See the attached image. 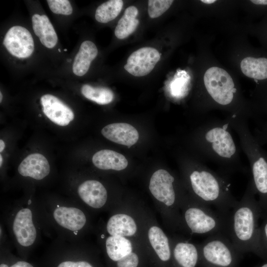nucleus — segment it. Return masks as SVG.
<instances>
[{
	"label": "nucleus",
	"instance_id": "obj_17",
	"mask_svg": "<svg viewBox=\"0 0 267 267\" xmlns=\"http://www.w3.org/2000/svg\"><path fill=\"white\" fill-rule=\"evenodd\" d=\"M173 254L180 267H195L199 259V246L181 239L173 244Z\"/></svg>",
	"mask_w": 267,
	"mask_h": 267
},
{
	"label": "nucleus",
	"instance_id": "obj_3",
	"mask_svg": "<svg viewBox=\"0 0 267 267\" xmlns=\"http://www.w3.org/2000/svg\"><path fill=\"white\" fill-rule=\"evenodd\" d=\"M250 179L240 201L231 211L229 237L241 253L252 252L257 254L259 222L262 211Z\"/></svg>",
	"mask_w": 267,
	"mask_h": 267
},
{
	"label": "nucleus",
	"instance_id": "obj_4",
	"mask_svg": "<svg viewBox=\"0 0 267 267\" xmlns=\"http://www.w3.org/2000/svg\"><path fill=\"white\" fill-rule=\"evenodd\" d=\"M230 126L237 134L241 150L250 164L251 179L262 214L267 212V152L253 134L246 119L229 116Z\"/></svg>",
	"mask_w": 267,
	"mask_h": 267
},
{
	"label": "nucleus",
	"instance_id": "obj_8",
	"mask_svg": "<svg viewBox=\"0 0 267 267\" xmlns=\"http://www.w3.org/2000/svg\"><path fill=\"white\" fill-rule=\"evenodd\" d=\"M204 83L210 97L217 104L226 106L233 102L237 89L224 69L218 67L209 68L204 74Z\"/></svg>",
	"mask_w": 267,
	"mask_h": 267
},
{
	"label": "nucleus",
	"instance_id": "obj_33",
	"mask_svg": "<svg viewBox=\"0 0 267 267\" xmlns=\"http://www.w3.org/2000/svg\"><path fill=\"white\" fill-rule=\"evenodd\" d=\"M57 267H92L89 263L85 261H66L61 263Z\"/></svg>",
	"mask_w": 267,
	"mask_h": 267
},
{
	"label": "nucleus",
	"instance_id": "obj_11",
	"mask_svg": "<svg viewBox=\"0 0 267 267\" xmlns=\"http://www.w3.org/2000/svg\"><path fill=\"white\" fill-rule=\"evenodd\" d=\"M41 103L44 114L55 124L65 126L74 118L72 109L53 95H43L41 97Z\"/></svg>",
	"mask_w": 267,
	"mask_h": 267
},
{
	"label": "nucleus",
	"instance_id": "obj_27",
	"mask_svg": "<svg viewBox=\"0 0 267 267\" xmlns=\"http://www.w3.org/2000/svg\"><path fill=\"white\" fill-rule=\"evenodd\" d=\"M81 92L87 99L100 105L109 104L114 99L112 91L104 87H94L86 84L82 87Z\"/></svg>",
	"mask_w": 267,
	"mask_h": 267
},
{
	"label": "nucleus",
	"instance_id": "obj_30",
	"mask_svg": "<svg viewBox=\"0 0 267 267\" xmlns=\"http://www.w3.org/2000/svg\"><path fill=\"white\" fill-rule=\"evenodd\" d=\"M46 1L50 9L54 13L69 15L73 12L72 7L69 0H47Z\"/></svg>",
	"mask_w": 267,
	"mask_h": 267
},
{
	"label": "nucleus",
	"instance_id": "obj_34",
	"mask_svg": "<svg viewBox=\"0 0 267 267\" xmlns=\"http://www.w3.org/2000/svg\"><path fill=\"white\" fill-rule=\"evenodd\" d=\"M10 267H33L30 264L24 262L19 261L14 264Z\"/></svg>",
	"mask_w": 267,
	"mask_h": 267
},
{
	"label": "nucleus",
	"instance_id": "obj_20",
	"mask_svg": "<svg viewBox=\"0 0 267 267\" xmlns=\"http://www.w3.org/2000/svg\"><path fill=\"white\" fill-rule=\"evenodd\" d=\"M32 21L34 32L41 43L49 48L54 47L57 43V36L47 16L35 14Z\"/></svg>",
	"mask_w": 267,
	"mask_h": 267
},
{
	"label": "nucleus",
	"instance_id": "obj_32",
	"mask_svg": "<svg viewBox=\"0 0 267 267\" xmlns=\"http://www.w3.org/2000/svg\"><path fill=\"white\" fill-rule=\"evenodd\" d=\"M256 131L254 135L260 143L262 145L267 144V120L262 121L260 127Z\"/></svg>",
	"mask_w": 267,
	"mask_h": 267
},
{
	"label": "nucleus",
	"instance_id": "obj_21",
	"mask_svg": "<svg viewBox=\"0 0 267 267\" xmlns=\"http://www.w3.org/2000/svg\"><path fill=\"white\" fill-rule=\"evenodd\" d=\"M97 53V48L93 42L90 41L83 42L74 58L72 67L73 73L78 76L86 74Z\"/></svg>",
	"mask_w": 267,
	"mask_h": 267
},
{
	"label": "nucleus",
	"instance_id": "obj_26",
	"mask_svg": "<svg viewBox=\"0 0 267 267\" xmlns=\"http://www.w3.org/2000/svg\"><path fill=\"white\" fill-rule=\"evenodd\" d=\"M123 6V1L122 0L107 1L97 8L95 13V19L100 23H108L117 17Z\"/></svg>",
	"mask_w": 267,
	"mask_h": 267
},
{
	"label": "nucleus",
	"instance_id": "obj_10",
	"mask_svg": "<svg viewBox=\"0 0 267 267\" xmlns=\"http://www.w3.org/2000/svg\"><path fill=\"white\" fill-rule=\"evenodd\" d=\"M160 57L161 54L156 49L143 47L129 56L124 68L134 76H144L152 71Z\"/></svg>",
	"mask_w": 267,
	"mask_h": 267
},
{
	"label": "nucleus",
	"instance_id": "obj_23",
	"mask_svg": "<svg viewBox=\"0 0 267 267\" xmlns=\"http://www.w3.org/2000/svg\"><path fill=\"white\" fill-rule=\"evenodd\" d=\"M137 15L138 10L135 6H130L126 8L115 29V35L118 39H126L135 31L139 24L136 18Z\"/></svg>",
	"mask_w": 267,
	"mask_h": 267
},
{
	"label": "nucleus",
	"instance_id": "obj_2",
	"mask_svg": "<svg viewBox=\"0 0 267 267\" xmlns=\"http://www.w3.org/2000/svg\"><path fill=\"white\" fill-rule=\"evenodd\" d=\"M186 178L191 197L223 214H230L238 202L231 192L228 177L213 171L200 160L188 169Z\"/></svg>",
	"mask_w": 267,
	"mask_h": 267
},
{
	"label": "nucleus",
	"instance_id": "obj_15",
	"mask_svg": "<svg viewBox=\"0 0 267 267\" xmlns=\"http://www.w3.org/2000/svg\"><path fill=\"white\" fill-rule=\"evenodd\" d=\"M19 173L24 177H30L40 180L50 172V166L46 158L40 153H33L27 156L18 168Z\"/></svg>",
	"mask_w": 267,
	"mask_h": 267
},
{
	"label": "nucleus",
	"instance_id": "obj_22",
	"mask_svg": "<svg viewBox=\"0 0 267 267\" xmlns=\"http://www.w3.org/2000/svg\"><path fill=\"white\" fill-rule=\"evenodd\" d=\"M149 243L162 261H169L171 256V244L163 230L157 225L150 226L148 231Z\"/></svg>",
	"mask_w": 267,
	"mask_h": 267
},
{
	"label": "nucleus",
	"instance_id": "obj_41",
	"mask_svg": "<svg viewBox=\"0 0 267 267\" xmlns=\"http://www.w3.org/2000/svg\"><path fill=\"white\" fill-rule=\"evenodd\" d=\"M267 267V263L264 264L263 266H262L261 267Z\"/></svg>",
	"mask_w": 267,
	"mask_h": 267
},
{
	"label": "nucleus",
	"instance_id": "obj_28",
	"mask_svg": "<svg viewBox=\"0 0 267 267\" xmlns=\"http://www.w3.org/2000/svg\"><path fill=\"white\" fill-rule=\"evenodd\" d=\"M261 219L262 222L259 227L256 254L267 260V212L263 214Z\"/></svg>",
	"mask_w": 267,
	"mask_h": 267
},
{
	"label": "nucleus",
	"instance_id": "obj_44",
	"mask_svg": "<svg viewBox=\"0 0 267 267\" xmlns=\"http://www.w3.org/2000/svg\"><path fill=\"white\" fill-rule=\"evenodd\" d=\"M58 50H59V51H60V49H58Z\"/></svg>",
	"mask_w": 267,
	"mask_h": 267
},
{
	"label": "nucleus",
	"instance_id": "obj_18",
	"mask_svg": "<svg viewBox=\"0 0 267 267\" xmlns=\"http://www.w3.org/2000/svg\"><path fill=\"white\" fill-rule=\"evenodd\" d=\"M106 229L110 236L129 237L134 235L137 229L134 220L126 214H117L108 220Z\"/></svg>",
	"mask_w": 267,
	"mask_h": 267
},
{
	"label": "nucleus",
	"instance_id": "obj_25",
	"mask_svg": "<svg viewBox=\"0 0 267 267\" xmlns=\"http://www.w3.org/2000/svg\"><path fill=\"white\" fill-rule=\"evenodd\" d=\"M242 73L256 80L267 79V58L247 57L240 63Z\"/></svg>",
	"mask_w": 267,
	"mask_h": 267
},
{
	"label": "nucleus",
	"instance_id": "obj_12",
	"mask_svg": "<svg viewBox=\"0 0 267 267\" xmlns=\"http://www.w3.org/2000/svg\"><path fill=\"white\" fill-rule=\"evenodd\" d=\"M13 231L18 242L22 246L27 247L33 244L37 231L29 209H22L18 212L14 220Z\"/></svg>",
	"mask_w": 267,
	"mask_h": 267
},
{
	"label": "nucleus",
	"instance_id": "obj_14",
	"mask_svg": "<svg viewBox=\"0 0 267 267\" xmlns=\"http://www.w3.org/2000/svg\"><path fill=\"white\" fill-rule=\"evenodd\" d=\"M81 199L89 206L99 209L106 202L107 192L103 185L95 180H88L81 183L78 188Z\"/></svg>",
	"mask_w": 267,
	"mask_h": 267
},
{
	"label": "nucleus",
	"instance_id": "obj_24",
	"mask_svg": "<svg viewBox=\"0 0 267 267\" xmlns=\"http://www.w3.org/2000/svg\"><path fill=\"white\" fill-rule=\"evenodd\" d=\"M105 246L108 257L115 262L133 252L132 243L125 237L110 235L106 240Z\"/></svg>",
	"mask_w": 267,
	"mask_h": 267
},
{
	"label": "nucleus",
	"instance_id": "obj_42",
	"mask_svg": "<svg viewBox=\"0 0 267 267\" xmlns=\"http://www.w3.org/2000/svg\"><path fill=\"white\" fill-rule=\"evenodd\" d=\"M31 203V200H29V203H28V204H30Z\"/></svg>",
	"mask_w": 267,
	"mask_h": 267
},
{
	"label": "nucleus",
	"instance_id": "obj_19",
	"mask_svg": "<svg viewBox=\"0 0 267 267\" xmlns=\"http://www.w3.org/2000/svg\"><path fill=\"white\" fill-rule=\"evenodd\" d=\"M93 165L101 170L121 171L127 168L128 161L122 154L109 149L96 152L92 158Z\"/></svg>",
	"mask_w": 267,
	"mask_h": 267
},
{
	"label": "nucleus",
	"instance_id": "obj_38",
	"mask_svg": "<svg viewBox=\"0 0 267 267\" xmlns=\"http://www.w3.org/2000/svg\"><path fill=\"white\" fill-rule=\"evenodd\" d=\"M2 163V158L1 155L0 154V167L1 166Z\"/></svg>",
	"mask_w": 267,
	"mask_h": 267
},
{
	"label": "nucleus",
	"instance_id": "obj_5",
	"mask_svg": "<svg viewBox=\"0 0 267 267\" xmlns=\"http://www.w3.org/2000/svg\"><path fill=\"white\" fill-rule=\"evenodd\" d=\"M179 207L182 210L184 227L191 233L208 236L223 233L229 236L230 214L213 210L191 196L182 197Z\"/></svg>",
	"mask_w": 267,
	"mask_h": 267
},
{
	"label": "nucleus",
	"instance_id": "obj_39",
	"mask_svg": "<svg viewBox=\"0 0 267 267\" xmlns=\"http://www.w3.org/2000/svg\"><path fill=\"white\" fill-rule=\"evenodd\" d=\"M2 99V95L1 92H0V102H1Z\"/></svg>",
	"mask_w": 267,
	"mask_h": 267
},
{
	"label": "nucleus",
	"instance_id": "obj_16",
	"mask_svg": "<svg viewBox=\"0 0 267 267\" xmlns=\"http://www.w3.org/2000/svg\"><path fill=\"white\" fill-rule=\"evenodd\" d=\"M53 217L59 225L73 231L82 229L86 222L84 213L73 207H59L54 210Z\"/></svg>",
	"mask_w": 267,
	"mask_h": 267
},
{
	"label": "nucleus",
	"instance_id": "obj_29",
	"mask_svg": "<svg viewBox=\"0 0 267 267\" xmlns=\"http://www.w3.org/2000/svg\"><path fill=\"white\" fill-rule=\"evenodd\" d=\"M172 0H149L148 2V13L150 18H155L166 12L173 2Z\"/></svg>",
	"mask_w": 267,
	"mask_h": 267
},
{
	"label": "nucleus",
	"instance_id": "obj_1",
	"mask_svg": "<svg viewBox=\"0 0 267 267\" xmlns=\"http://www.w3.org/2000/svg\"><path fill=\"white\" fill-rule=\"evenodd\" d=\"M232 130L228 117L204 121L195 136L200 159L218 166L220 173L227 177L233 173L245 171Z\"/></svg>",
	"mask_w": 267,
	"mask_h": 267
},
{
	"label": "nucleus",
	"instance_id": "obj_43",
	"mask_svg": "<svg viewBox=\"0 0 267 267\" xmlns=\"http://www.w3.org/2000/svg\"><path fill=\"white\" fill-rule=\"evenodd\" d=\"M39 117H41V114H39Z\"/></svg>",
	"mask_w": 267,
	"mask_h": 267
},
{
	"label": "nucleus",
	"instance_id": "obj_35",
	"mask_svg": "<svg viewBox=\"0 0 267 267\" xmlns=\"http://www.w3.org/2000/svg\"><path fill=\"white\" fill-rule=\"evenodd\" d=\"M251 1L256 4L267 5V0H252Z\"/></svg>",
	"mask_w": 267,
	"mask_h": 267
},
{
	"label": "nucleus",
	"instance_id": "obj_9",
	"mask_svg": "<svg viewBox=\"0 0 267 267\" xmlns=\"http://www.w3.org/2000/svg\"><path fill=\"white\" fill-rule=\"evenodd\" d=\"M3 44L12 55L25 58L30 56L34 50V43L32 35L25 28L14 26L6 33Z\"/></svg>",
	"mask_w": 267,
	"mask_h": 267
},
{
	"label": "nucleus",
	"instance_id": "obj_13",
	"mask_svg": "<svg viewBox=\"0 0 267 267\" xmlns=\"http://www.w3.org/2000/svg\"><path fill=\"white\" fill-rule=\"evenodd\" d=\"M101 132L108 140L127 146L128 148L135 144L139 138L137 130L132 125L125 123L106 125L101 130Z\"/></svg>",
	"mask_w": 267,
	"mask_h": 267
},
{
	"label": "nucleus",
	"instance_id": "obj_6",
	"mask_svg": "<svg viewBox=\"0 0 267 267\" xmlns=\"http://www.w3.org/2000/svg\"><path fill=\"white\" fill-rule=\"evenodd\" d=\"M198 246L203 267H234L241 254L223 233L208 236Z\"/></svg>",
	"mask_w": 267,
	"mask_h": 267
},
{
	"label": "nucleus",
	"instance_id": "obj_37",
	"mask_svg": "<svg viewBox=\"0 0 267 267\" xmlns=\"http://www.w3.org/2000/svg\"><path fill=\"white\" fill-rule=\"evenodd\" d=\"M201 2L206 3V4H211L215 2V0H201Z\"/></svg>",
	"mask_w": 267,
	"mask_h": 267
},
{
	"label": "nucleus",
	"instance_id": "obj_36",
	"mask_svg": "<svg viewBox=\"0 0 267 267\" xmlns=\"http://www.w3.org/2000/svg\"><path fill=\"white\" fill-rule=\"evenodd\" d=\"M5 143L1 139L0 140V152H1L5 147Z\"/></svg>",
	"mask_w": 267,
	"mask_h": 267
},
{
	"label": "nucleus",
	"instance_id": "obj_31",
	"mask_svg": "<svg viewBox=\"0 0 267 267\" xmlns=\"http://www.w3.org/2000/svg\"><path fill=\"white\" fill-rule=\"evenodd\" d=\"M138 257L133 252L117 261V267H137Z\"/></svg>",
	"mask_w": 267,
	"mask_h": 267
},
{
	"label": "nucleus",
	"instance_id": "obj_7",
	"mask_svg": "<svg viewBox=\"0 0 267 267\" xmlns=\"http://www.w3.org/2000/svg\"><path fill=\"white\" fill-rule=\"evenodd\" d=\"M175 181L174 176L168 171L159 169L152 174L149 189L157 200L169 209L175 226L184 227L182 218L178 212L182 196H179L175 186Z\"/></svg>",
	"mask_w": 267,
	"mask_h": 267
},
{
	"label": "nucleus",
	"instance_id": "obj_40",
	"mask_svg": "<svg viewBox=\"0 0 267 267\" xmlns=\"http://www.w3.org/2000/svg\"><path fill=\"white\" fill-rule=\"evenodd\" d=\"M0 267H8L7 265L5 264H1Z\"/></svg>",
	"mask_w": 267,
	"mask_h": 267
}]
</instances>
